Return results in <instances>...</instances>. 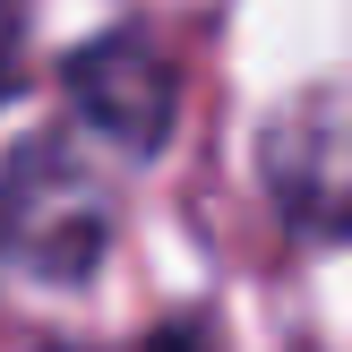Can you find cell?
<instances>
[{"label":"cell","mask_w":352,"mask_h":352,"mask_svg":"<svg viewBox=\"0 0 352 352\" xmlns=\"http://www.w3.org/2000/svg\"><path fill=\"white\" fill-rule=\"evenodd\" d=\"M103 241H112V198H103V181L60 138L17 146L9 172H0V250L26 275H43V284H86V275L103 267Z\"/></svg>","instance_id":"1"},{"label":"cell","mask_w":352,"mask_h":352,"mask_svg":"<svg viewBox=\"0 0 352 352\" xmlns=\"http://www.w3.org/2000/svg\"><path fill=\"white\" fill-rule=\"evenodd\" d=\"M267 189L292 223L309 232H344L352 223V86H318V95L284 103L267 120Z\"/></svg>","instance_id":"2"},{"label":"cell","mask_w":352,"mask_h":352,"mask_svg":"<svg viewBox=\"0 0 352 352\" xmlns=\"http://www.w3.org/2000/svg\"><path fill=\"white\" fill-rule=\"evenodd\" d=\"M60 86L78 103L86 129H103L120 155H164L172 120H181V78L155 43L138 34H103V43H78L60 60Z\"/></svg>","instance_id":"3"},{"label":"cell","mask_w":352,"mask_h":352,"mask_svg":"<svg viewBox=\"0 0 352 352\" xmlns=\"http://www.w3.org/2000/svg\"><path fill=\"white\" fill-rule=\"evenodd\" d=\"M17 69H26V0H0V95L17 86Z\"/></svg>","instance_id":"4"},{"label":"cell","mask_w":352,"mask_h":352,"mask_svg":"<svg viewBox=\"0 0 352 352\" xmlns=\"http://www.w3.org/2000/svg\"><path fill=\"white\" fill-rule=\"evenodd\" d=\"M146 352H223V344H215V327H206V318H172Z\"/></svg>","instance_id":"5"}]
</instances>
